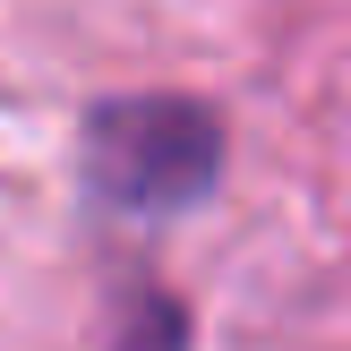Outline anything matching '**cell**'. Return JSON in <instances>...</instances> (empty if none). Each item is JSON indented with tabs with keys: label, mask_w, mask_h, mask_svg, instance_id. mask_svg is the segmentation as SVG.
Listing matches in <instances>:
<instances>
[{
	"label": "cell",
	"mask_w": 351,
	"mask_h": 351,
	"mask_svg": "<svg viewBox=\"0 0 351 351\" xmlns=\"http://www.w3.org/2000/svg\"><path fill=\"white\" fill-rule=\"evenodd\" d=\"M215 163H223V129L197 103L129 95V103H103V112L86 120V180H95V197L120 206V215L197 206L206 180H215Z\"/></svg>",
	"instance_id": "cell-1"
}]
</instances>
